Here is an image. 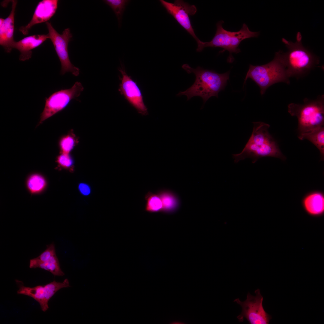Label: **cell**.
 <instances>
[{
    "label": "cell",
    "instance_id": "obj_23",
    "mask_svg": "<svg viewBox=\"0 0 324 324\" xmlns=\"http://www.w3.org/2000/svg\"><path fill=\"white\" fill-rule=\"evenodd\" d=\"M104 2L109 6L116 14L120 23L126 6L129 2L126 0H105Z\"/></svg>",
    "mask_w": 324,
    "mask_h": 324
},
{
    "label": "cell",
    "instance_id": "obj_5",
    "mask_svg": "<svg viewBox=\"0 0 324 324\" xmlns=\"http://www.w3.org/2000/svg\"><path fill=\"white\" fill-rule=\"evenodd\" d=\"M303 101V104L292 103L288 106V112L298 118L300 134L324 126V94L315 100L306 98Z\"/></svg>",
    "mask_w": 324,
    "mask_h": 324
},
{
    "label": "cell",
    "instance_id": "obj_25",
    "mask_svg": "<svg viewBox=\"0 0 324 324\" xmlns=\"http://www.w3.org/2000/svg\"><path fill=\"white\" fill-rule=\"evenodd\" d=\"M46 249L38 257L34 258L38 261L43 262L46 261L52 256L56 254L54 243L52 242L46 246Z\"/></svg>",
    "mask_w": 324,
    "mask_h": 324
},
{
    "label": "cell",
    "instance_id": "obj_7",
    "mask_svg": "<svg viewBox=\"0 0 324 324\" xmlns=\"http://www.w3.org/2000/svg\"><path fill=\"white\" fill-rule=\"evenodd\" d=\"M255 296L248 292L246 299L241 301L239 298L235 299L236 302L242 307L241 314L237 318L240 322L245 318L250 324H268L272 318L265 310L262 305L263 297L258 289L254 292Z\"/></svg>",
    "mask_w": 324,
    "mask_h": 324
},
{
    "label": "cell",
    "instance_id": "obj_24",
    "mask_svg": "<svg viewBox=\"0 0 324 324\" xmlns=\"http://www.w3.org/2000/svg\"><path fill=\"white\" fill-rule=\"evenodd\" d=\"M56 161L62 168L70 170L74 168V160L69 154L61 153L57 157Z\"/></svg>",
    "mask_w": 324,
    "mask_h": 324
},
{
    "label": "cell",
    "instance_id": "obj_8",
    "mask_svg": "<svg viewBox=\"0 0 324 324\" xmlns=\"http://www.w3.org/2000/svg\"><path fill=\"white\" fill-rule=\"evenodd\" d=\"M46 24L48 31L49 38L53 44L61 62V74L64 75L69 72L77 76L80 73V69L71 63L68 53V44L72 37L69 28L65 29L60 34L54 28L50 22H47Z\"/></svg>",
    "mask_w": 324,
    "mask_h": 324
},
{
    "label": "cell",
    "instance_id": "obj_16",
    "mask_svg": "<svg viewBox=\"0 0 324 324\" xmlns=\"http://www.w3.org/2000/svg\"><path fill=\"white\" fill-rule=\"evenodd\" d=\"M49 38L47 34L30 35L18 41H15L13 48L16 49L19 51L20 52L19 60L24 61L28 60L31 57L32 50L40 46Z\"/></svg>",
    "mask_w": 324,
    "mask_h": 324
},
{
    "label": "cell",
    "instance_id": "obj_21",
    "mask_svg": "<svg viewBox=\"0 0 324 324\" xmlns=\"http://www.w3.org/2000/svg\"><path fill=\"white\" fill-rule=\"evenodd\" d=\"M46 184L44 177L38 174H34L31 176L27 182L28 189L32 193L42 191L45 187Z\"/></svg>",
    "mask_w": 324,
    "mask_h": 324
},
{
    "label": "cell",
    "instance_id": "obj_10",
    "mask_svg": "<svg viewBox=\"0 0 324 324\" xmlns=\"http://www.w3.org/2000/svg\"><path fill=\"white\" fill-rule=\"evenodd\" d=\"M15 281L19 286L17 294L26 295L33 298L39 303L43 312L46 311L49 309L48 302L57 291L62 288L70 286L67 278L62 282L54 280L45 285H39L33 287L25 286L22 282L17 280Z\"/></svg>",
    "mask_w": 324,
    "mask_h": 324
},
{
    "label": "cell",
    "instance_id": "obj_11",
    "mask_svg": "<svg viewBox=\"0 0 324 324\" xmlns=\"http://www.w3.org/2000/svg\"><path fill=\"white\" fill-rule=\"evenodd\" d=\"M167 12L172 15L178 23L195 39L199 46L202 42L196 36L191 23L189 16L196 13L194 5H190L182 0H175L174 3L164 0L160 1Z\"/></svg>",
    "mask_w": 324,
    "mask_h": 324
},
{
    "label": "cell",
    "instance_id": "obj_17",
    "mask_svg": "<svg viewBox=\"0 0 324 324\" xmlns=\"http://www.w3.org/2000/svg\"><path fill=\"white\" fill-rule=\"evenodd\" d=\"M29 267L31 268H40L42 269L50 272L55 276H62L64 275L60 268L56 254L43 262L37 261L34 258L31 259L30 260Z\"/></svg>",
    "mask_w": 324,
    "mask_h": 324
},
{
    "label": "cell",
    "instance_id": "obj_12",
    "mask_svg": "<svg viewBox=\"0 0 324 324\" xmlns=\"http://www.w3.org/2000/svg\"><path fill=\"white\" fill-rule=\"evenodd\" d=\"M118 70L122 76L118 91L139 113L143 115H147V108L144 103L141 92L136 82L127 74L123 66Z\"/></svg>",
    "mask_w": 324,
    "mask_h": 324
},
{
    "label": "cell",
    "instance_id": "obj_27",
    "mask_svg": "<svg viewBox=\"0 0 324 324\" xmlns=\"http://www.w3.org/2000/svg\"><path fill=\"white\" fill-rule=\"evenodd\" d=\"M172 324H183L182 322L179 321H175L172 322Z\"/></svg>",
    "mask_w": 324,
    "mask_h": 324
},
{
    "label": "cell",
    "instance_id": "obj_3",
    "mask_svg": "<svg viewBox=\"0 0 324 324\" xmlns=\"http://www.w3.org/2000/svg\"><path fill=\"white\" fill-rule=\"evenodd\" d=\"M302 38L299 32L294 43L282 38V42L288 49L286 52H283V56L290 77L298 79L306 76L320 62L318 56L303 46Z\"/></svg>",
    "mask_w": 324,
    "mask_h": 324
},
{
    "label": "cell",
    "instance_id": "obj_20",
    "mask_svg": "<svg viewBox=\"0 0 324 324\" xmlns=\"http://www.w3.org/2000/svg\"><path fill=\"white\" fill-rule=\"evenodd\" d=\"M144 199L146 201L145 211L150 213L162 212V202L157 193L154 194L149 191L145 195Z\"/></svg>",
    "mask_w": 324,
    "mask_h": 324
},
{
    "label": "cell",
    "instance_id": "obj_4",
    "mask_svg": "<svg viewBox=\"0 0 324 324\" xmlns=\"http://www.w3.org/2000/svg\"><path fill=\"white\" fill-rule=\"evenodd\" d=\"M283 52H276L274 59L270 62L261 65L250 64L244 79L250 78L259 86L262 95L267 89L273 84L284 82L290 83V78L288 74L283 56Z\"/></svg>",
    "mask_w": 324,
    "mask_h": 324
},
{
    "label": "cell",
    "instance_id": "obj_1",
    "mask_svg": "<svg viewBox=\"0 0 324 324\" xmlns=\"http://www.w3.org/2000/svg\"><path fill=\"white\" fill-rule=\"evenodd\" d=\"M253 123L251 135L245 147L240 153L232 154L235 163L247 158H251L253 163L261 158L266 157L286 160V157L268 131L270 125L260 122Z\"/></svg>",
    "mask_w": 324,
    "mask_h": 324
},
{
    "label": "cell",
    "instance_id": "obj_15",
    "mask_svg": "<svg viewBox=\"0 0 324 324\" xmlns=\"http://www.w3.org/2000/svg\"><path fill=\"white\" fill-rule=\"evenodd\" d=\"M302 206L309 215L320 217L324 214V193L320 190L310 191L302 199Z\"/></svg>",
    "mask_w": 324,
    "mask_h": 324
},
{
    "label": "cell",
    "instance_id": "obj_13",
    "mask_svg": "<svg viewBox=\"0 0 324 324\" xmlns=\"http://www.w3.org/2000/svg\"><path fill=\"white\" fill-rule=\"evenodd\" d=\"M58 2L57 0H43L39 2L30 22L26 26L21 27L19 31L24 35H26L33 26L47 22L55 13Z\"/></svg>",
    "mask_w": 324,
    "mask_h": 324
},
{
    "label": "cell",
    "instance_id": "obj_26",
    "mask_svg": "<svg viewBox=\"0 0 324 324\" xmlns=\"http://www.w3.org/2000/svg\"><path fill=\"white\" fill-rule=\"evenodd\" d=\"M78 188L79 192L83 196H88L91 192L90 187L86 183H80L79 184Z\"/></svg>",
    "mask_w": 324,
    "mask_h": 324
},
{
    "label": "cell",
    "instance_id": "obj_19",
    "mask_svg": "<svg viewBox=\"0 0 324 324\" xmlns=\"http://www.w3.org/2000/svg\"><path fill=\"white\" fill-rule=\"evenodd\" d=\"M157 194L160 197L162 203V212L170 213L176 211L179 205L178 197L172 192L168 190L159 191Z\"/></svg>",
    "mask_w": 324,
    "mask_h": 324
},
{
    "label": "cell",
    "instance_id": "obj_22",
    "mask_svg": "<svg viewBox=\"0 0 324 324\" xmlns=\"http://www.w3.org/2000/svg\"><path fill=\"white\" fill-rule=\"evenodd\" d=\"M78 142L77 139L72 132L62 137L59 142L61 153L69 154Z\"/></svg>",
    "mask_w": 324,
    "mask_h": 324
},
{
    "label": "cell",
    "instance_id": "obj_6",
    "mask_svg": "<svg viewBox=\"0 0 324 324\" xmlns=\"http://www.w3.org/2000/svg\"><path fill=\"white\" fill-rule=\"evenodd\" d=\"M224 21L221 20L216 24L215 34L209 42H202L196 49L198 52H200L206 47H220L223 50L222 52L227 50L229 52L227 61L232 63L234 61L232 55V53H238L241 52L238 46L241 42L246 39L257 38L260 35L259 32L250 31L247 25L244 23L241 29L237 32H231L224 29L223 27Z\"/></svg>",
    "mask_w": 324,
    "mask_h": 324
},
{
    "label": "cell",
    "instance_id": "obj_18",
    "mask_svg": "<svg viewBox=\"0 0 324 324\" xmlns=\"http://www.w3.org/2000/svg\"><path fill=\"white\" fill-rule=\"evenodd\" d=\"M299 139H306L312 142L319 150L321 157L320 160H324V127H320L309 132L300 134Z\"/></svg>",
    "mask_w": 324,
    "mask_h": 324
},
{
    "label": "cell",
    "instance_id": "obj_9",
    "mask_svg": "<svg viewBox=\"0 0 324 324\" xmlns=\"http://www.w3.org/2000/svg\"><path fill=\"white\" fill-rule=\"evenodd\" d=\"M81 83L77 81L69 89L56 91L45 99V104L38 125L62 111L73 99L79 97L83 90Z\"/></svg>",
    "mask_w": 324,
    "mask_h": 324
},
{
    "label": "cell",
    "instance_id": "obj_2",
    "mask_svg": "<svg viewBox=\"0 0 324 324\" xmlns=\"http://www.w3.org/2000/svg\"><path fill=\"white\" fill-rule=\"evenodd\" d=\"M182 68L188 74L194 73L195 80L190 87L184 91L180 92L177 96L185 95L188 100L194 96L200 97L203 100V105L211 97L218 98V93L224 89L229 79L230 71L219 74L200 66L194 68L188 64H183Z\"/></svg>",
    "mask_w": 324,
    "mask_h": 324
},
{
    "label": "cell",
    "instance_id": "obj_14",
    "mask_svg": "<svg viewBox=\"0 0 324 324\" xmlns=\"http://www.w3.org/2000/svg\"><path fill=\"white\" fill-rule=\"evenodd\" d=\"M11 10L8 17L0 18V45L8 52H10L15 42L14 39V16L17 2L12 0Z\"/></svg>",
    "mask_w": 324,
    "mask_h": 324
}]
</instances>
